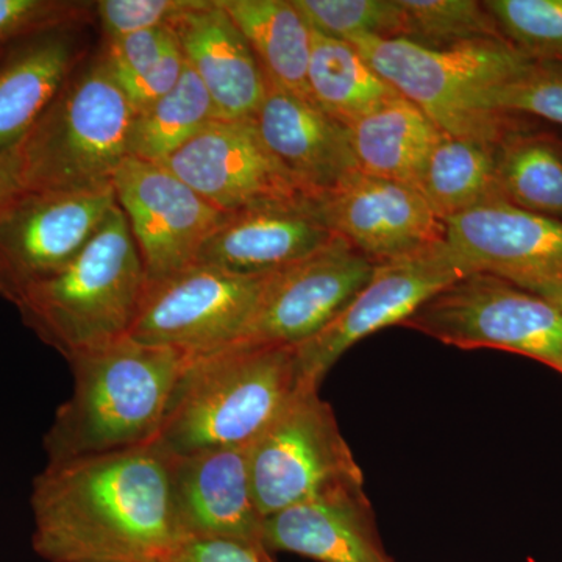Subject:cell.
I'll use <instances>...</instances> for the list:
<instances>
[{"label":"cell","mask_w":562,"mask_h":562,"mask_svg":"<svg viewBox=\"0 0 562 562\" xmlns=\"http://www.w3.org/2000/svg\"><path fill=\"white\" fill-rule=\"evenodd\" d=\"M172 453L155 441L47 462L33 480L32 547L46 562H157L184 541Z\"/></svg>","instance_id":"cell-1"},{"label":"cell","mask_w":562,"mask_h":562,"mask_svg":"<svg viewBox=\"0 0 562 562\" xmlns=\"http://www.w3.org/2000/svg\"><path fill=\"white\" fill-rule=\"evenodd\" d=\"M66 361L72 392L44 435L47 462L157 441L190 357L127 335Z\"/></svg>","instance_id":"cell-2"},{"label":"cell","mask_w":562,"mask_h":562,"mask_svg":"<svg viewBox=\"0 0 562 562\" xmlns=\"http://www.w3.org/2000/svg\"><path fill=\"white\" fill-rule=\"evenodd\" d=\"M299 386L294 347L235 344L190 357L157 441L172 454L249 447Z\"/></svg>","instance_id":"cell-3"},{"label":"cell","mask_w":562,"mask_h":562,"mask_svg":"<svg viewBox=\"0 0 562 562\" xmlns=\"http://www.w3.org/2000/svg\"><path fill=\"white\" fill-rule=\"evenodd\" d=\"M146 286L131 225L116 203L80 254L16 308L25 327L69 360L127 336Z\"/></svg>","instance_id":"cell-4"},{"label":"cell","mask_w":562,"mask_h":562,"mask_svg":"<svg viewBox=\"0 0 562 562\" xmlns=\"http://www.w3.org/2000/svg\"><path fill=\"white\" fill-rule=\"evenodd\" d=\"M133 109L102 55L85 60L21 140L25 191H101L128 157Z\"/></svg>","instance_id":"cell-5"},{"label":"cell","mask_w":562,"mask_h":562,"mask_svg":"<svg viewBox=\"0 0 562 562\" xmlns=\"http://www.w3.org/2000/svg\"><path fill=\"white\" fill-rule=\"evenodd\" d=\"M349 44L439 131L491 143H501L514 124L512 116L486 113L483 99L535 61L503 40L449 49H431L401 38H358Z\"/></svg>","instance_id":"cell-6"},{"label":"cell","mask_w":562,"mask_h":562,"mask_svg":"<svg viewBox=\"0 0 562 562\" xmlns=\"http://www.w3.org/2000/svg\"><path fill=\"white\" fill-rule=\"evenodd\" d=\"M403 327L460 349L513 351L562 375V301L491 273H468L443 288Z\"/></svg>","instance_id":"cell-7"},{"label":"cell","mask_w":562,"mask_h":562,"mask_svg":"<svg viewBox=\"0 0 562 562\" xmlns=\"http://www.w3.org/2000/svg\"><path fill=\"white\" fill-rule=\"evenodd\" d=\"M249 471L265 519L335 487L364 483L330 403L305 383L250 443Z\"/></svg>","instance_id":"cell-8"},{"label":"cell","mask_w":562,"mask_h":562,"mask_svg":"<svg viewBox=\"0 0 562 562\" xmlns=\"http://www.w3.org/2000/svg\"><path fill=\"white\" fill-rule=\"evenodd\" d=\"M268 279L191 265L147 280L128 336L188 357L227 349L241 341Z\"/></svg>","instance_id":"cell-9"},{"label":"cell","mask_w":562,"mask_h":562,"mask_svg":"<svg viewBox=\"0 0 562 562\" xmlns=\"http://www.w3.org/2000/svg\"><path fill=\"white\" fill-rule=\"evenodd\" d=\"M116 195L101 191H25L0 211V297L14 306L68 266L106 220Z\"/></svg>","instance_id":"cell-10"},{"label":"cell","mask_w":562,"mask_h":562,"mask_svg":"<svg viewBox=\"0 0 562 562\" xmlns=\"http://www.w3.org/2000/svg\"><path fill=\"white\" fill-rule=\"evenodd\" d=\"M468 276L446 243L401 260L380 262L346 308L308 341L295 347L299 380L321 387L344 353L373 333L403 325L443 288Z\"/></svg>","instance_id":"cell-11"},{"label":"cell","mask_w":562,"mask_h":562,"mask_svg":"<svg viewBox=\"0 0 562 562\" xmlns=\"http://www.w3.org/2000/svg\"><path fill=\"white\" fill-rule=\"evenodd\" d=\"M113 191L147 280L165 279L194 265L203 243L227 217L165 166L135 157L121 162Z\"/></svg>","instance_id":"cell-12"},{"label":"cell","mask_w":562,"mask_h":562,"mask_svg":"<svg viewBox=\"0 0 562 562\" xmlns=\"http://www.w3.org/2000/svg\"><path fill=\"white\" fill-rule=\"evenodd\" d=\"M447 250L465 272H484L562 301V222L506 201L443 220Z\"/></svg>","instance_id":"cell-13"},{"label":"cell","mask_w":562,"mask_h":562,"mask_svg":"<svg viewBox=\"0 0 562 562\" xmlns=\"http://www.w3.org/2000/svg\"><path fill=\"white\" fill-rule=\"evenodd\" d=\"M375 262L336 236L297 265L272 273L241 341L297 347L330 324L371 280Z\"/></svg>","instance_id":"cell-14"},{"label":"cell","mask_w":562,"mask_h":562,"mask_svg":"<svg viewBox=\"0 0 562 562\" xmlns=\"http://www.w3.org/2000/svg\"><path fill=\"white\" fill-rule=\"evenodd\" d=\"M161 166L225 214L310 199L272 157L254 120H214Z\"/></svg>","instance_id":"cell-15"},{"label":"cell","mask_w":562,"mask_h":562,"mask_svg":"<svg viewBox=\"0 0 562 562\" xmlns=\"http://www.w3.org/2000/svg\"><path fill=\"white\" fill-rule=\"evenodd\" d=\"M316 203L330 231L375 265L435 249L446 238L424 194L401 181L360 171Z\"/></svg>","instance_id":"cell-16"},{"label":"cell","mask_w":562,"mask_h":562,"mask_svg":"<svg viewBox=\"0 0 562 562\" xmlns=\"http://www.w3.org/2000/svg\"><path fill=\"white\" fill-rule=\"evenodd\" d=\"M249 447L172 454L173 512L184 539H224L266 552L265 517L251 490Z\"/></svg>","instance_id":"cell-17"},{"label":"cell","mask_w":562,"mask_h":562,"mask_svg":"<svg viewBox=\"0 0 562 562\" xmlns=\"http://www.w3.org/2000/svg\"><path fill=\"white\" fill-rule=\"evenodd\" d=\"M336 238L314 199L227 214L194 265L243 277H268L297 265Z\"/></svg>","instance_id":"cell-18"},{"label":"cell","mask_w":562,"mask_h":562,"mask_svg":"<svg viewBox=\"0 0 562 562\" xmlns=\"http://www.w3.org/2000/svg\"><path fill=\"white\" fill-rule=\"evenodd\" d=\"M254 121L265 146L306 198H324L360 172L349 127L310 99L269 83Z\"/></svg>","instance_id":"cell-19"},{"label":"cell","mask_w":562,"mask_h":562,"mask_svg":"<svg viewBox=\"0 0 562 562\" xmlns=\"http://www.w3.org/2000/svg\"><path fill=\"white\" fill-rule=\"evenodd\" d=\"M169 27L221 120H254L268 92V79L241 31L216 0H192Z\"/></svg>","instance_id":"cell-20"},{"label":"cell","mask_w":562,"mask_h":562,"mask_svg":"<svg viewBox=\"0 0 562 562\" xmlns=\"http://www.w3.org/2000/svg\"><path fill=\"white\" fill-rule=\"evenodd\" d=\"M262 546L317 562H394L384 552L364 483L346 484L266 517Z\"/></svg>","instance_id":"cell-21"},{"label":"cell","mask_w":562,"mask_h":562,"mask_svg":"<svg viewBox=\"0 0 562 562\" xmlns=\"http://www.w3.org/2000/svg\"><path fill=\"white\" fill-rule=\"evenodd\" d=\"M85 60L83 24L49 29L0 49V154L25 138Z\"/></svg>","instance_id":"cell-22"},{"label":"cell","mask_w":562,"mask_h":562,"mask_svg":"<svg viewBox=\"0 0 562 562\" xmlns=\"http://www.w3.org/2000/svg\"><path fill=\"white\" fill-rule=\"evenodd\" d=\"M349 131L361 172L416 188L443 135L419 106L403 95L355 122Z\"/></svg>","instance_id":"cell-23"},{"label":"cell","mask_w":562,"mask_h":562,"mask_svg":"<svg viewBox=\"0 0 562 562\" xmlns=\"http://www.w3.org/2000/svg\"><path fill=\"white\" fill-rule=\"evenodd\" d=\"M241 31L269 83L310 99L312 29L292 0H216Z\"/></svg>","instance_id":"cell-24"},{"label":"cell","mask_w":562,"mask_h":562,"mask_svg":"<svg viewBox=\"0 0 562 562\" xmlns=\"http://www.w3.org/2000/svg\"><path fill=\"white\" fill-rule=\"evenodd\" d=\"M312 32L310 101L333 120L350 127L401 95L351 44Z\"/></svg>","instance_id":"cell-25"},{"label":"cell","mask_w":562,"mask_h":562,"mask_svg":"<svg viewBox=\"0 0 562 562\" xmlns=\"http://www.w3.org/2000/svg\"><path fill=\"white\" fill-rule=\"evenodd\" d=\"M497 147L491 140L443 133L417 187L442 221L505 201L498 184Z\"/></svg>","instance_id":"cell-26"},{"label":"cell","mask_w":562,"mask_h":562,"mask_svg":"<svg viewBox=\"0 0 562 562\" xmlns=\"http://www.w3.org/2000/svg\"><path fill=\"white\" fill-rule=\"evenodd\" d=\"M503 199L517 209L562 222V140L513 125L497 147Z\"/></svg>","instance_id":"cell-27"},{"label":"cell","mask_w":562,"mask_h":562,"mask_svg":"<svg viewBox=\"0 0 562 562\" xmlns=\"http://www.w3.org/2000/svg\"><path fill=\"white\" fill-rule=\"evenodd\" d=\"M214 120L216 105L187 63L179 83L133 116L128 157L162 165Z\"/></svg>","instance_id":"cell-28"},{"label":"cell","mask_w":562,"mask_h":562,"mask_svg":"<svg viewBox=\"0 0 562 562\" xmlns=\"http://www.w3.org/2000/svg\"><path fill=\"white\" fill-rule=\"evenodd\" d=\"M401 31L397 38L449 49L480 41L503 40L484 2L475 0H398Z\"/></svg>","instance_id":"cell-29"},{"label":"cell","mask_w":562,"mask_h":562,"mask_svg":"<svg viewBox=\"0 0 562 562\" xmlns=\"http://www.w3.org/2000/svg\"><path fill=\"white\" fill-rule=\"evenodd\" d=\"M312 31L339 41L397 38L398 0H292Z\"/></svg>","instance_id":"cell-30"},{"label":"cell","mask_w":562,"mask_h":562,"mask_svg":"<svg viewBox=\"0 0 562 562\" xmlns=\"http://www.w3.org/2000/svg\"><path fill=\"white\" fill-rule=\"evenodd\" d=\"M503 38L536 61H562V0H487Z\"/></svg>","instance_id":"cell-31"},{"label":"cell","mask_w":562,"mask_h":562,"mask_svg":"<svg viewBox=\"0 0 562 562\" xmlns=\"http://www.w3.org/2000/svg\"><path fill=\"white\" fill-rule=\"evenodd\" d=\"M490 114H528L562 128V61H532L483 99Z\"/></svg>","instance_id":"cell-32"},{"label":"cell","mask_w":562,"mask_h":562,"mask_svg":"<svg viewBox=\"0 0 562 562\" xmlns=\"http://www.w3.org/2000/svg\"><path fill=\"white\" fill-rule=\"evenodd\" d=\"M91 16L92 2L0 0V49L60 25L85 24Z\"/></svg>","instance_id":"cell-33"},{"label":"cell","mask_w":562,"mask_h":562,"mask_svg":"<svg viewBox=\"0 0 562 562\" xmlns=\"http://www.w3.org/2000/svg\"><path fill=\"white\" fill-rule=\"evenodd\" d=\"M177 46L179 41L168 24L122 38L103 41L101 55L113 79L121 90H125L149 74Z\"/></svg>","instance_id":"cell-34"},{"label":"cell","mask_w":562,"mask_h":562,"mask_svg":"<svg viewBox=\"0 0 562 562\" xmlns=\"http://www.w3.org/2000/svg\"><path fill=\"white\" fill-rule=\"evenodd\" d=\"M192 0H99L92 2L103 41L168 25Z\"/></svg>","instance_id":"cell-35"},{"label":"cell","mask_w":562,"mask_h":562,"mask_svg":"<svg viewBox=\"0 0 562 562\" xmlns=\"http://www.w3.org/2000/svg\"><path fill=\"white\" fill-rule=\"evenodd\" d=\"M272 554L224 539H184L157 562H271Z\"/></svg>","instance_id":"cell-36"},{"label":"cell","mask_w":562,"mask_h":562,"mask_svg":"<svg viewBox=\"0 0 562 562\" xmlns=\"http://www.w3.org/2000/svg\"><path fill=\"white\" fill-rule=\"evenodd\" d=\"M20 146L0 154V211L24 194Z\"/></svg>","instance_id":"cell-37"},{"label":"cell","mask_w":562,"mask_h":562,"mask_svg":"<svg viewBox=\"0 0 562 562\" xmlns=\"http://www.w3.org/2000/svg\"><path fill=\"white\" fill-rule=\"evenodd\" d=\"M271 562H276V561L272 560Z\"/></svg>","instance_id":"cell-38"}]
</instances>
